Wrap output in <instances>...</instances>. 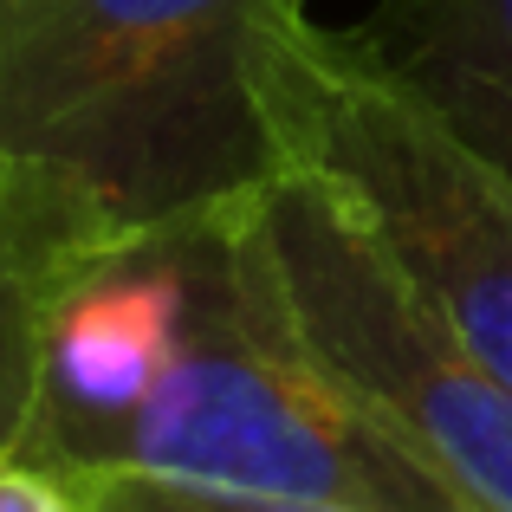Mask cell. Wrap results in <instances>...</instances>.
Segmentation results:
<instances>
[{"instance_id": "5b68a950", "label": "cell", "mask_w": 512, "mask_h": 512, "mask_svg": "<svg viewBox=\"0 0 512 512\" xmlns=\"http://www.w3.org/2000/svg\"><path fill=\"white\" fill-rule=\"evenodd\" d=\"M182 221L124 240L59 292L46 325V396L33 461L78 467L163 383L182 331Z\"/></svg>"}, {"instance_id": "ba28073f", "label": "cell", "mask_w": 512, "mask_h": 512, "mask_svg": "<svg viewBox=\"0 0 512 512\" xmlns=\"http://www.w3.org/2000/svg\"><path fill=\"white\" fill-rule=\"evenodd\" d=\"M72 487L85 493V512H357L325 500H247V493L175 487V480L111 474V467H85V474H72Z\"/></svg>"}, {"instance_id": "7a4b0ae2", "label": "cell", "mask_w": 512, "mask_h": 512, "mask_svg": "<svg viewBox=\"0 0 512 512\" xmlns=\"http://www.w3.org/2000/svg\"><path fill=\"white\" fill-rule=\"evenodd\" d=\"M182 331L163 383L65 474L111 467L247 500L474 512L305 357L279 305L253 195L182 221Z\"/></svg>"}, {"instance_id": "3957f363", "label": "cell", "mask_w": 512, "mask_h": 512, "mask_svg": "<svg viewBox=\"0 0 512 512\" xmlns=\"http://www.w3.org/2000/svg\"><path fill=\"white\" fill-rule=\"evenodd\" d=\"M253 91L279 163L325 182L512 389V175L305 0L260 26Z\"/></svg>"}, {"instance_id": "52a82bcc", "label": "cell", "mask_w": 512, "mask_h": 512, "mask_svg": "<svg viewBox=\"0 0 512 512\" xmlns=\"http://www.w3.org/2000/svg\"><path fill=\"white\" fill-rule=\"evenodd\" d=\"M357 33L512 175V0H376Z\"/></svg>"}, {"instance_id": "277c9868", "label": "cell", "mask_w": 512, "mask_h": 512, "mask_svg": "<svg viewBox=\"0 0 512 512\" xmlns=\"http://www.w3.org/2000/svg\"><path fill=\"white\" fill-rule=\"evenodd\" d=\"M253 221L305 357L474 512H512V389L487 357L325 182L273 175Z\"/></svg>"}, {"instance_id": "9c48e42d", "label": "cell", "mask_w": 512, "mask_h": 512, "mask_svg": "<svg viewBox=\"0 0 512 512\" xmlns=\"http://www.w3.org/2000/svg\"><path fill=\"white\" fill-rule=\"evenodd\" d=\"M0 512H85V493L52 461L0 454Z\"/></svg>"}, {"instance_id": "6da1fadb", "label": "cell", "mask_w": 512, "mask_h": 512, "mask_svg": "<svg viewBox=\"0 0 512 512\" xmlns=\"http://www.w3.org/2000/svg\"><path fill=\"white\" fill-rule=\"evenodd\" d=\"M299 0H0V163L163 234L286 175L253 91L260 26Z\"/></svg>"}, {"instance_id": "8992f818", "label": "cell", "mask_w": 512, "mask_h": 512, "mask_svg": "<svg viewBox=\"0 0 512 512\" xmlns=\"http://www.w3.org/2000/svg\"><path fill=\"white\" fill-rule=\"evenodd\" d=\"M124 240L130 234H117L65 182L0 163V454L39 448L52 305L78 273H91Z\"/></svg>"}]
</instances>
